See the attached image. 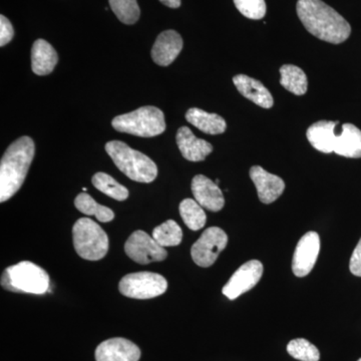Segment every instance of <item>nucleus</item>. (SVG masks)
I'll return each mask as SVG.
<instances>
[{"label": "nucleus", "instance_id": "obj_31", "mask_svg": "<svg viewBox=\"0 0 361 361\" xmlns=\"http://www.w3.org/2000/svg\"><path fill=\"white\" fill-rule=\"evenodd\" d=\"M349 269L355 276L361 277V238L351 255Z\"/></svg>", "mask_w": 361, "mask_h": 361}, {"label": "nucleus", "instance_id": "obj_28", "mask_svg": "<svg viewBox=\"0 0 361 361\" xmlns=\"http://www.w3.org/2000/svg\"><path fill=\"white\" fill-rule=\"evenodd\" d=\"M287 351L292 357L300 361H318L320 353L318 348L304 338L293 339L287 345Z\"/></svg>", "mask_w": 361, "mask_h": 361}, {"label": "nucleus", "instance_id": "obj_29", "mask_svg": "<svg viewBox=\"0 0 361 361\" xmlns=\"http://www.w3.org/2000/svg\"><path fill=\"white\" fill-rule=\"evenodd\" d=\"M240 13L250 20H262L266 14L265 0H234Z\"/></svg>", "mask_w": 361, "mask_h": 361}, {"label": "nucleus", "instance_id": "obj_18", "mask_svg": "<svg viewBox=\"0 0 361 361\" xmlns=\"http://www.w3.org/2000/svg\"><path fill=\"white\" fill-rule=\"evenodd\" d=\"M337 125L338 122L320 121L310 126L306 135L313 148L322 153H334L337 137L336 133Z\"/></svg>", "mask_w": 361, "mask_h": 361}, {"label": "nucleus", "instance_id": "obj_30", "mask_svg": "<svg viewBox=\"0 0 361 361\" xmlns=\"http://www.w3.org/2000/svg\"><path fill=\"white\" fill-rule=\"evenodd\" d=\"M14 35L13 25L6 16H0V47H4L11 42Z\"/></svg>", "mask_w": 361, "mask_h": 361}, {"label": "nucleus", "instance_id": "obj_17", "mask_svg": "<svg viewBox=\"0 0 361 361\" xmlns=\"http://www.w3.org/2000/svg\"><path fill=\"white\" fill-rule=\"evenodd\" d=\"M233 82L240 94L250 99L254 104L263 109L272 108L274 101L269 90L266 89L262 82L245 75H238L233 78Z\"/></svg>", "mask_w": 361, "mask_h": 361}, {"label": "nucleus", "instance_id": "obj_11", "mask_svg": "<svg viewBox=\"0 0 361 361\" xmlns=\"http://www.w3.org/2000/svg\"><path fill=\"white\" fill-rule=\"evenodd\" d=\"M320 251V237L316 232H307L299 240L293 261L292 271L297 277H305L312 271Z\"/></svg>", "mask_w": 361, "mask_h": 361}, {"label": "nucleus", "instance_id": "obj_13", "mask_svg": "<svg viewBox=\"0 0 361 361\" xmlns=\"http://www.w3.org/2000/svg\"><path fill=\"white\" fill-rule=\"evenodd\" d=\"M192 192L195 200L203 208L212 212L222 210L225 205V199L218 185L204 175L195 176L192 180Z\"/></svg>", "mask_w": 361, "mask_h": 361}, {"label": "nucleus", "instance_id": "obj_19", "mask_svg": "<svg viewBox=\"0 0 361 361\" xmlns=\"http://www.w3.org/2000/svg\"><path fill=\"white\" fill-rule=\"evenodd\" d=\"M59 61L58 52L44 39H37L32 49V68L37 75L52 73Z\"/></svg>", "mask_w": 361, "mask_h": 361}, {"label": "nucleus", "instance_id": "obj_9", "mask_svg": "<svg viewBox=\"0 0 361 361\" xmlns=\"http://www.w3.org/2000/svg\"><path fill=\"white\" fill-rule=\"evenodd\" d=\"M125 252L135 263L147 265L161 262L168 256V252L153 237L145 231H135L125 244Z\"/></svg>", "mask_w": 361, "mask_h": 361}, {"label": "nucleus", "instance_id": "obj_10", "mask_svg": "<svg viewBox=\"0 0 361 361\" xmlns=\"http://www.w3.org/2000/svg\"><path fill=\"white\" fill-rule=\"evenodd\" d=\"M262 275V263L258 260L248 261L232 275L227 284L223 287V294L230 300H235L256 286Z\"/></svg>", "mask_w": 361, "mask_h": 361}, {"label": "nucleus", "instance_id": "obj_2", "mask_svg": "<svg viewBox=\"0 0 361 361\" xmlns=\"http://www.w3.org/2000/svg\"><path fill=\"white\" fill-rule=\"evenodd\" d=\"M35 146L32 137H21L7 148L0 163V202L4 203L18 193L23 186Z\"/></svg>", "mask_w": 361, "mask_h": 361}, {"label": "nucleus", "instance_id": "obj_20", "mask_svg": "<svg viewBox=\"0 0 361 361\" xmlns=\"http://www.w3.org/2000/svg\"><path fill=\"white\" fill-rule=\"evenodd\" d=\"M334 153L345 158H361V130L353 123H344L337 135Z\"/></svg>", "mask_w": 361, "mask_h": 361}, {"label": "nucleus", "instance_id": "obj_21", "mask_svg": "<svg viewBox=\"0 0 361 361\" xmlns=\"http://www.w3.org/2000/svg\"><path fill=\"white\" fill-rule=\"evenodd\" d=\"M188 122L208 135H219L227 128L224 118L217 114L207 113L201 109H190L186 114Z\"/></svg>", "mask_w": 361, "mask_h": 361}, {"label": "nucleus", "instance_id": "obj_3", "mask_svg": "<svg viewBox=\"0 0 361 361\" xmlns=\"http://www.w3.org/2000/svg\"><path fill=\"white\" fill-rule=\"evenodd\" d=\"M106 151L116 168L130 180L139 183H152L158 176V168L154 161L141 152L130 148L126 142H106Z\"/></svg>", "mask_w": 361, "mask_h": 361}, {"label": "nucleus", "instance_id": "obj_34", "mask_svg": "<svg viewBox=\"0 0 361 361\" xmlns=\"http://www.w3.org/2000/svg\"><path fill=\"white\" fill-rule=\"evenodd\" d=\"M82 191H84V192H87V188H82Z\"/></svg>", "mask_w": 361, "mask_h": 361}, {"label": "nucleus", "instance_id": "obj_35", "mask_svg": "<svg viewBox=\"0 0 361 361\" xmlns=\"http://www.w3.org/2000/svg\"><path fill=\"white\" fill-rule=\"evenodd\" d=\"M357 361H361V358H360V360H358Z\"/></svg>", "mask_w": 361, "mask_h": 361}, {"label": "nucleus", "instance_id": "obj_4", "mask_svg": "<svg viewBox=\"0 0 361 361\" xmlns=\"http://www.w3.org/2000/svg\"><path fill=\"white\" fill-rule=\"evenodd\" d=\"M111 126L118 132L152 137L166 130L165 116L157 106H146L130 113L116 116Z\"/></svg>", "mask_w": 361, "mask_h": 361}, {"label": "nucleus", "instance_id": "obj_1", "mask_svg": "<svg viewBox=\"0 0 361 361\" xmlns=\"http://www.w3.org/2000/svg\"><path fill=\"white\" fill-rule=\"evenodd\" d=\"M296 11L307 32L323 42L339 44L350 35L348 21L322 0H298Z\"/></svg>", "mask_w": 361, "mask_h": 361}, {"label": "nucleus", "instance_id": "obj_14", "mask_svg": "<svg viewBox=\"0 0 361 361\" xmlns=\"http://www.w3.org/2000/svg\"><path fill=\"white\" fill-rule=\"evenodd\" d=\"M250 178L257 189L259 200L262 203H273L283 194L284 180L276 175L270 174L260 166L250 169Z\"/></svg>", "mask_w": 361, "mask_h": 361}, {"label": "nucleus", "instance_id": "obj_22", "mask_svg": "<svg viewBox=\"0 0 361 361\" xmlns=\"http://www.w3.org/2000/svg\"><path fill=\"white\" fill-rule=\"evenodd\" d=\"M280 85L296 96H303L308 89L305 73L298 66L285 65L280 68Z\"/></svg>", "mask_w": 361, "mask_h": 361}, {"label": "nucleus", "instance_id": "obj_23", "mask_svg": "<svg viewBox=\"0 0 361 361\" xmlns=\"http://www.w3.org/2000/svg\"><path fill=\"white\" fill-rule=\"evenodd\" d=\"M180 215L192 231H198L205 226L207 216L203 207L193 199H185L180 204Z\"/></svg>", "mask_w": 361, "mask_h": 361}, {"label": "nucleus", "instance_id": "obj_33", "mask_svg": "<svg viewBox=\"0 0 361 361\" xmlns=\"http://www.w3.org/2000/svg\"><path fill=\"white\" fill-rule=\"evenodd\" d=\"M219 182H220L219 179H217V180H215V183L217 185L219 184Z\"/></svg>", "mask_w": 361, "mask_h": 361}, {"label": "nucleus", "instance_id": "obj_16", "mask_svg": "<svg viewBox=\"0 0 361 361\" xmlns=\"http://www.w3.org/2000/svg\"><path fill=\"white\" fill-rule=\"evenodd\" d=\"M176 141L182 156L190 161H204L213 152L210 142L196 137L188 127L178 130Z\"/></svg>", "mask_w": 361, "mask_h": 361}, {"label": "nucleus", "instance_id": "obj_24", "mask_svg": "<svg viewBox=\"0 0 361 361\" xmlns=\"http://www.w3.org/2000/svg\"><path fill=\"white\" fill-rule=\"evenodd\" d=\"M75 206L80 212L87 216H96L99 222L108 223L115 218V214L108 207L99 205L89 194L80 193L75 200Z\"/></svg>", "mask_w": 361, "mask_h": 361}, {"label": "nucleus", "instance_id": "obj_8", "mask_svg": "<svg viewBox=\"0 0 361 361\" xmlns=\"http://www.w3.org/2000/svg\"><path fill=\"white\" fill-rule=\"evenodd\" d=\"M228 243L227 234L219 227H210L195 242L191 248L194 262L200 267H210Z\"/></svg>", "mask_w": 361, "mask_h": 361}, {"label": "nucleus", "instance_id": "obj_6", "mask_svg": "<svg viewBox=\"0 0 361 361\" xmlns=\"http://www.w3.org/2000/svg\"><path fill=\"white\" fill-rule=\"evenodd\" d=\"M73 246L85 260L103 259L109 251V237L101 226L90 218L78 220L73 228Z\"/></svg>", "mask_w": 361, "mask_h": 361}, {"label": "nucleus", "instance_id": "obj_26", "mask_svg": "<svg viewBox=\"0 0 361 361\" xmlns=\"http://www.w3.org/2000/svg\"><path fill=\"white\" fill-rule=\"evenodd\" d=\"M154 239L161 247H174L180 245L183 239V231L174 220H168L158 226L153 231Z\"/></svg>", "mask_w": 361, "mask_h": 361}, {"label": "nucleus", "instance_id": "obj_27", "mask_svg": "<svg viewBox=\"0 0 361 361\" xmlns=\"http://www.w3.org/2000/svg\"><path fill=\"white\" fill-rule=\"evenodd\" d=\"M111 11L125 25H134L140 18L139 4L137 0H109Z\"/></svg>", "mask_w": 361, "mask_h": 361}, {"label": "nucleus", "instance_id": "obj_25", "mask_svg": "<svg viewBox=\"0 0 361 361\" xmlns=\"http://www.w3.org/2000/svg\"><path fill=\"white\" fill-rule=\"evenodd\" d=\"M92 182L99 191L116 201H125L129 197V190L106 173H97L92 177Z\"/></svg>", "mask_w": 361, "mask_h": 361}, {"label": "nucleus", "instance_id": "obj_15", "mask_svg": "<svg viewBox=\"0 0 361 361\" xmlns=\"http://www.w3.org/2000/svg\"><path fill=\"white\" fill-rule=\"evenodd\" d=\"M182 49L183 39L179 33L172 30H166L157 37L152 49V59L157 65L168 66L178 58Z\"/></svg>", "mask_w": 361, "mask_h": 361}, {"label": "nucleus", "instance_id": "obj_5", "mask_svg": "<svg viewBox=\"0 0 361 361\" xmlns=\"http://www.w3.org/2000/svg\"><path fill=\"white\" fill-rule=\"evenodd\" d=\"M1 285L6 290L40 295L49 291V276L39 265L23 261L4 270Z\"/></svg>", "mask_w": 361, "mask_h": 361}, {"label": "nucleus", "instance_id": "obj_32", "mask_svg": "<svg viewBox=\"0 0 361 361\" xmlns=\"http://www.w3.org/2000/svg\"><path fill=\"white\" fill-rule=\"evenodd\" d=\"M160 1L171 8H178L180 6V0H160Z\"/></svg>", "mask_w": 361, "mask_h": 361}, {"label": "nucleus", "instance_id": "obj_12", "mask_svg": "<svg viewBox=\"0 0 361 361\" xmlns=\"http://www.w3.org/2000/svg\"><path fill=\"white\" fill-rule=\"evenodd\" d=\"M94 356L97 361H139L141 350L132 341L116 337L102 342Z\"/></svg>", "mask_w": 361, "mask_h": 361}, {"label": "nucleus", "instance_id": "obj_7", "mask_svg": "<svg viewBox=\"0 0 361 361\" xmlns=\"http://www.w3.org/2000/svg\"><path fill=\"white\" fill-rule=\"evenodd\" d=\"M165 277L154 272H135L126 275L118 283L123 296L134 299H152L167 291Z\"/></svg>", "mask_w": 361, "mask_h": 361}]
</instances>
